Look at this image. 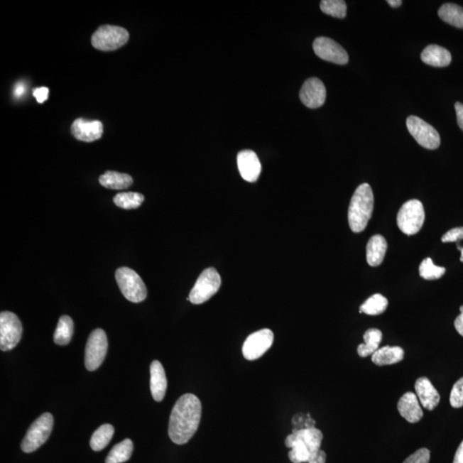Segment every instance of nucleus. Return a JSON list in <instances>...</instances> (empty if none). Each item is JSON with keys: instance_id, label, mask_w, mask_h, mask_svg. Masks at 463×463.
I'll return each instance as SVG.
<instances>
[{"instance_id": "1", "label": "nucleus", "mask_w": 463, "mask_h": 463, "mask_svg": "<svg viewBox=\"0 0 463 463\" xmlns=\"http://www.w3.org/2000/svg\"><path fill=\"white\" fill-rule=\"evenodd\" d=\"M202 404L197 396L185 394L177 401L169 419L168 435L176 445H185L200 427Z\"/></svg>"}, {"instance_id": "2", "label": "nucleus", "mask_w": 463, "mask_h": 463, "mask_svg": "<svg viewBox=\"0 0 463 463\" xmlns=\"http://www.w3.org/2000/svg\"><path fill=\"white\" fill-rule=\"evenodd\" d=\"M374 209V196L370 185H359L351 198L349 207V223L351 230L355 234L366 229Z\"/></svg>"}, {"instance_id": "3", "label": "nucleus", "mask_w": 463, "mask_h": 463, "mask_svg": "<svg viewBox=\"0 0 463 463\" xmlns=\"http://www.w3.org/2000/svg\"><path fill=\"white\" fill-rule=\"evenodd\" d=\"M116 282L127 300L134 303H142L147 297L146 284L138 273L130 268L121 267L115 272Z\"/></svg>"}, {"instance_id": "4", "label": "nucleus", "mask_w": 463, "mask_h": 463, "mask_svg": "<svg viewBox=\"0 0 463 463\" xmlns=\"http://www.w3.org/2000/svg\"><path fill=\"white\" fill-rule=\"evenodd\" d=\"M425 213L423 202L417 200L404 202L399 209L396 222L403 234L415 235L423 229Z\"/></svg>"}, {"instance_id": "5", "label": "nucleus", "mask_w": 463, "mask_h": 463, "mask_svg": "<svg viewBox=\"0 0 463 463\" xmlns=\"http://www.w3.org/2000/svg\"><path fill=\"white\" fill-rule=\"evenodd\" d=\"M53 427V416L45 413L37 418L28 428L21 449L23 452L31 453L38 450L50 437Z\"/></svg>"}, {"instance_id": "6", "label": "nucleus", "mask_w": 463, "mask_h": 463, "mask_svg": "<svg viewBox=\"0 0 463 463\" xmlns=\"http://www.w3.org/2000/svg\"><path fill=\"white\" fill-rule=\"evenodd\" d=\"M222 284L221 276L214 268H206L190 293L189 300L192 304L200 305L208 301L216 295Z\"/></svg>"}, {"instance_id": "7", "label": "nucleus", "mask_w": 463, "mask_h": 463, "mask_svg": "<svg viewBox=\"0 0 463 463\" xmlns=\"http://www.w3.org/2000/svg\"><path fill=\"white\" fill-rule=\"evenodd\" d=\"M129 40V33L125 28L104 26L98 28L91 38L93 47L101 51H114L123 47Z\"/></svg>"}, {"instance_id": "8", "label": "nucleus", "mask_w": 463, "mask_h": 463, "mask_svg": "<svg viewBox=\"0 0 463 463\" xmlns=\"http://www.w3.org/2000/svg\"><path fill=\"white\" fill-rule=\"evenodd\" d=\"M107 337L104 330L94 329L88 339L85 349V367L89 371H96L104 361L107 353Z\"/></svg>"}, {"instance_id": "9", "label": "nucleus", "mask_w": 463, "mask_h": 463, "mask_svg": "<svg viewBox=\"0 0 463 463\" xmlns=\"http://www.w3.org/2000/svg\"><path fill=\"white\" fill-rule=\"evenodd\" d=\"M23 334V325L13 312L0 314V349L10 351L18 344Z\"/></svg>"}, {"instance_id": "10", "label": "nucleus", "mask_w": 463, "mask_h": 463, "mask_svg": "<svg viewBox=\"0 0 463 463\" xmlns=\"http://www.w3.org/2000/svg\"><path fill=\"white\" fill-rule=\"evenodd\" d=\"M407 127L416 142L427 150H436L440 146L441 139L438 132L431 125L417 116L407 119Z\"/></svg>"}, {"instance_id": "11", "label": "nucleus", "mask_w": 463, "mask_h": 463, "mask_svg": "<svg viewBox=\"0 0 463 463\" xmlns=\"http://www.w3.org/2000/svg\"><path fill=\"white\" fill-rule=\"evenodd\" d=\"M274 342V334L271 329H263L250 334L242 347L244 357L248 361H256L267 352Z\"/></svg>"}, {"instance_id": "12", "label": "nucleus", "mask_w": 463, "mask_h": 463, "mask_svg": "<svg viewBox=\"0 0 463 463\" xmlns=\"http://www.w3.org/2000/svg\"><path fill=\"white\" fill-rule=\"evenodd\" d=\"M313 50L320 59L337 65H346L349 55L340 44L328 37H317L313 43Z\"/></svg>"}, {"instance_id": "13", "label": "nucleus", "mask_w": 463, "mask_h": 463, "mask_svg": "<svg viewBox=\"0 0 463 463\" xmlns=\"http://www.w3.org/2000/svg\"><path fill=\"white\" fill-rule=\"evenodd\" d=\"M300 98L309 109H318L325 104L326 100L325 85L317 77L309 78L300 89Z\"/></svg>"}, {"instance_id": "14", "label": "nucleus", "mask_w": 463, "mask_h": 463, "mask_svg": "<svg viewBox=\"0 0 463 463\" xmlns=\"http://www.w3.org/2000/svg\"><path fill=\"white\" fill-rule=\"evenodd\" d=\"M239 171L244 180L248 182L257 181L262 167L258 157L254 151L250 150L239 153L237 156Z\"/></svg>"}, {"instance_id": "15", "label": "nucleus", "mask_w": 463, "mask_h": 463, "mask_svg": "<svg viewBox=\"0 0 463 463\" xmlns=\"http://www.w3.org/2000/svg\"><path fill=\"white\" fill-rule=\"evenodd\" d=\"M72 135L82 142L91 143L100 139L103 134L102 123L77 119L72 126Z\"/></svg>"}, {"instance_id": "16", "label": "nucleus", "mask_w": 463, "mask_h": 463, "mask_svg": "<svg viewBox=\"0 0 463 463\" xmlns=\"http://www.w3.org/2000/svg\"><path fill=\"white\" fill-rule=\"evenodd\" d=\"M398 409L401 416L409 423H419L423 418V408L415 393H405L399 400Z\"/></svg>"}, {"instance_id": "17", "label": "nucleus", "mask_w": 463, "mask_h": 463, "mask_svg": "<svg viewBox=\"0 0 463 463\" xmlns=\"http://www.w3.org/2000/svg\"><path fill=\"white\" fill-rule=\"evenodd\" d=\"M417 398L423 407L432 411L440 402V396L429 378L423 377L417 379L415 383Z\"/></svg>"}, {"instance_id": "18", "label": "nucleus", "mask_w": 463, "mask_h": 463, "mask_svg": "<svg viewBox=\"0 0 463 463\" xmlns=\"http://www.w3.org/2000/svg\"><path fill=\"white\" fill-rule=\"evenodd\" d=\"M168 380L164 367L158 361L151 365V391L156 402H161L166 395Z\"/></svg>"}, {"instance_id": "19", "label": "nucleus", "mask_w": 463, "mask_h": 463, "mask_svg": "<svg viewBox=\"0 0 463 463\" xmlns=\"http://www.w3.org/2000/svg\"><path fill=\"white\" fill-rule=\"evenodd\" d=\"M421 60L434 67H445L452 63V57L445 48L437 45H429L421 53Z\"/></svg>"}, {"instance_id": "20", "label": "nucleus", "mask_w": 463, "mask_h": 463, "mask_svg": "<svg viewBox=\"0 0 463 463\" xmlns=\"http://www.w3.org/2000/svg\"><path fill=\"white\" fill-rule=\"evenodd\" d=\"M387 241L382 235L376 234L366 246V261L371 267H378L383 261L387 251Z\"/></svg>"}, {"instance_id": "21", "label": "nucleus", "mask_w": 463, "mask_h": 463, "mask_svg": "<svg viewBox=\"0 0 463 463\" xmlns=\"http://www.w3.org/2000/svg\"><path fill=\"white\" fill-rule=\"evenodd\" d=\"M404 355V350L402 347L386 346L378 349L371 355V361L379 366L394 365V364L402 361Z\"/></svg>"}, {"instance_id": "22", "label": "nucleus", "mask_w": 463, "mask_h": 463, "mask_svg": "<svg viewBox=\"0 0 463 463\" xmlns=\"http://www.w3.org/2000/svg\"><path fill=\"white\" fill-rule=\"evenodd\" d=\"M363 338L365 343L358 346L357 353L359 357L366 358L373 355L379 349L383 333L378 329H369L364 334Z\"/></svg>"}, {"instance_id": "23", "label": "nucleus", "mask_w": 463, "mask_h": 463, "mask_svg": "<svg viewBox=\"0 0 463 463\" xmlns=\"http://www.w3.org/2000/svg\"><path fill=\"white\" fill-rule=\"evenodd\" d=\"M99 182L107 189L124 190L126 189L134 183V180L129 175L115 171H107L104 175L99 178Z\"/></svg>"}, {"instance_id": "24", "label": "nucleus", "mask_w": 463, "mask_h": 463, "mask_svg": "<svg viewBox=\"0 0 463 463\" xmlns=\"http://www.w3.org/2000/svg\"><path fill=\"white\" fill-rule=\"evenodd\" d=\"M438 16L445 21L458 28H463V8L456 4L447 3L438 10Z\"/></svg>"}, {"instance_id": "25", "label": "nucleus", "mask_w": 463, "mask_h": 463, "mask_svg": "<svg viewBox=\"0 0 463 463\" xmlns=\"http://www.w3.org/2000/svg\"><path fill=\"white\" fill-rule=\"evenodd\" d=\"M74 332V324L69 316H62L58 322L57 328L53 334V341L57 345L65 346L71 342Z\"/></svg>"}, {"instance_id": "26", "label": "nucleus", "mask_w": 463, "mask_h": 463, "mask_svg": "<svg viewBox=\"0 0 463 463\" xmlns=\"http://www.w3.org/2000/svg\"><path fill=\"white\" fill-rule=\"evenodd\" d=\"M134 452V443L126 438L121 443L114 446L106 458V463H123L129 461Z\"/></svg>"}, {"instance_id": "27", "label": "nucleus", "mask_w": 463, "mask_h": 463, "mask_svg": "<svg viewBox=\"0 0 463 463\" xmlns=\"http://www.w3.org/2000/svg\"><path fill=\"white\" fill-rule=\"evenodd\" d=\"M114 434V428L110 424L101 425L96 432L93 433L90 440V447L94 452H101L109 444Z\"/></svg>"}, {"instance_id": "28", "label": "nucleus", "mask_w": 463, "mask_h": 463, "mask_svg": "<svg viewBox=\"0 0 463 463\" xmlns=\"http://www.w3.org/2000/svg\"><path fill=\"white\" fill-rule=\"evenodd\" d=\"M388 307V300L386 297L376 293L368 298L366 303L361 305L359 312L367 314V315L377 316L386 312Z\"/></svg>"}, {"instance_id": "29", "label": "nucleus", "mask_w": 463, "mask_h": 463, "mask_svg": "<svg viewBox=\"0 0 463 463\" xmlns=\"http://www.w3.org/2000/svg\"><path fill=\"white\" fill-rule=\"evenodd\" d=\"M143 201V195L138 192L119 193L114 198V204L124 209H138Z\"/></svg>"}, {"instance_id": "30", "label": "nucleus", "mask_w": 463, "mask_h": 463, "mask_svg": "<svg viewBox=\"0 0 463 463\" xmlns=\"http://www.w3.org/2000/svg\"><path fill=\"white\" fill-rule=\"evenodd\" d=\"M321 11L337 18H344L347 15V4L343 0H322Z\"/></svg>"}, {"instance_id": "31", "label": "nucleus", "mask_w": 463, "mask_h": 463, "mask_svg": "<svg viewBox=\"0 0 463 463\" xmlns=\"http://www.w3.org/2000/svg\"><path fill=\"white\" fill-rule=\"evenodd\" d=\"M420 276L425 280H437L445 274L446 268L434 264L432 258H427L421 262L420 268Z\"/></svg>"}, {"instance_id": "32", "label": "nucleus", "mask_w": 463, "mask_h": 463, "mask_svg": "<svg viewBox=\"0 0 463 463\" xmlns=\"http://www.w3.org/2000/svg\"><path fill=\"white\" fill-rule=\"evenodd\" d=\"M441 241L443 243H457V249L461 251L460 260L463 263V227L450 229L442 236Z\"/></svg>"}, {"instance_id": "33", "label": "nucleus", "mask_w": 463, "mask_h": 463, "mask_svg": "<svg viewBox=\"0 0 463 463\" xmlns=\"http://www.w3.org/2000/svg\"><path fill=\"white\" fill-rule=\"evenodd\" d=\"M450 402L454 408L463 407V377L454 384L450 392Z\"/></svg>"}, {"instance_id": "34", "label": "nucleus", "mask_w": 463, "mask_h": 463, "mask_svg": "<svg viewBox=\"0 0 463 463\" xmlns=\"http://www.w3.org/2000/svg\"><path fill=\"white\" fill-rule=\"evenodd\" d=\"M430 457H431L430 450L423 448L409 456L403 463H429Z\"/></svg>"}, {"instance_id": "35", "label": "nucleus", "mask_w": 463, "mask_h": 463, "mask_svg": "<svg viewBox=\"0 0 463 463\" xmlns=\"http://www.w3.org/2000/svg\"><path fill=\"white\" fill-rule=\"evenodd\" d=\"M49 90L45 87H41V88L36 89L33 91V94L36 98V101L39 103H43L48 100Z\"/></svg>"}, {"instance_id": "36", "label": "nucleus", "mask_w": 463, "mask_h": 463, "mask_svg": "<svg viewBox=\"0 0 463 463\" xmlns=\"http://www.w3.org/2000/svg\"><path fill=\"white\" fill-rule=\"evenodd\" d=\"M454 109H456L457 111V123L459 127L461 128V129L463 131V104L461 102H456V104H454Z\"/></svg>"}, {"instance_id": "37", "label": "nucleus", "mask_w": 463, "mask_h": 463, "mask_svg": "<svg viewBox=\"0 0 463 463\" xmlns=\"http://www.w3.org/2000/svg\"><path fill=\"white\" fill-rule=\"evenodd\" d=\"M454 325L457 332L463 337V312L460 313V315L456 318Z\"/></svg>"}, {"instance_id": "38", "label": "nucleus", "mask_w": 463, "mask_h": 463, "mask_svg": "<svg viewBox=\"0 0 463 463\" xmlns=\"http://www.w3.org/2000/svg\"><path fill=\"white\" fill-rule=\"evenodd\" d=\"M453 463H463V440L454 454Z\"/></svg>"}, {"instance_id": "39", "label": "nucleus", "mask_w": 463, "mask_h": 463, "mask_svg": "<svg viewBox=\"0 0 463 463\" xmlns=\"http://www.w3.org/2000/svg\"><path fill=\"white\" fill-rule=\"evenodd\" d=\"M326 462V454L324 450H320V453L317 456L312 459L308 463H325Z\"/></svg>"}, {"instance_id": "40", "label": "nucleus", "mask_w": 463, "mask_h": 463, "mask_svg": "<svg viewBox=\"0 0 463 463\" xmlns=\"http://www.w3.org/2000/svg\"><path fill=\"white\" fill-rule=\"evenodd\" d=\"M26 85L23 84H18V85L16 86L15 90H14V94L16 98H20L22 97L26 93Z\"/></svg>"}, {"instance_id": "41", "label": "nucleus", "mask_w": 463, "mask_h": 463, "mask_svg": "<svg viewBox=\"0 0 463 463\" xmlns=\"http://www.w3.org/2000/svg\"><path fill=\"white\" fill-rule=\"evenodd\" d=\"M387 3L393 8H398L402 6V0H388Z\"/></svg>"}, {"instance_id": "42", "label": "nucleus", "mask_w": 463, "mask_h": 463, "mask_svg": "<svg viewBox=\"0 0 463 463\" xmlns=\"http://www.w3.org/2000/svg\"><path fill=\"white\" fill-rule=\"evenodd\" d=\"M460 312L461 313L463 312V305H462V307H460Z\"/></svg>"}]
</instances>
